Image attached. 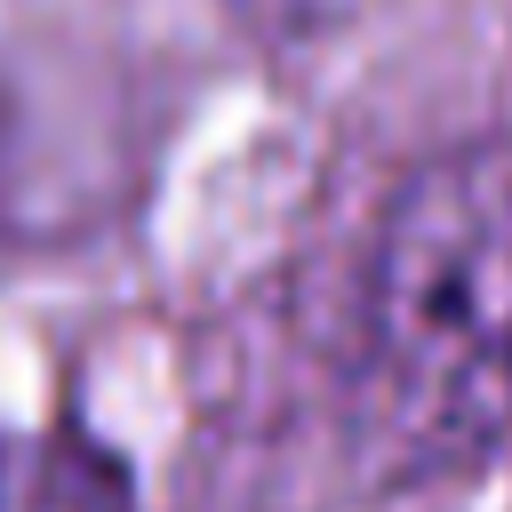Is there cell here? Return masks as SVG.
<instances>
[{
	"instance_id": "obj_2",
	"label": "cell",
	"mask_w": 512,
	"mask_h": 512,
	"mask_svg": "<svg viewBox=\"0 0 512 512\" xmlns=\"http://www.w3.org/2000/svg\"><path fill=\"white\" fill-rule=\"evenodd\" d=\"M0 512H136L128 464L72 424L0 432Z\"/></svg>"
},
{
	"instance_id": "obj_1",
	"label": "cell",
	"mask_w": 512,
	"mask_h": 512,
	"mask_svg": "<svg viewBox=\"0 0 512 512\" xmlns=\"http://www.w3.org/2000/svg\"><path fill=\"white\" fill-rule=\"evenodd\" d=\"M352 400L392 472L464 464L512 424V136L432 152L392 192L360 272Z\"/></svg>"
}]
</instances>
